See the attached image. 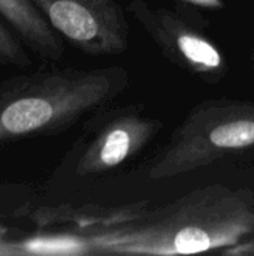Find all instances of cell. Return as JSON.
I'll return each mask as SVG.
<instances>
[{
  "mask_svg": "<svg viewBox=\"0 0 254 256\" xmlns=\"http://www.w3.org/2000/svg\"><path fill=\"white\" fill-rule=\"evenodd\" d=\"M177 4L192 6L196 9H208V10H219L226 6L225 0H174Z\"/></svg>",
  "mask_w": 254,
  "mask_h": 256,
  "instance_id": "9",
  "label": "cell"
},
{
  "mask_svg": "<svg viewBox=\"0 0 254 256\" xmlns=\"http://www.w3.org/2000/svg\"><path fill=\"white\" fill-rule=\"evenodd\" d=\"M162 129V120L142 114L136 106L111 111L81 147L73 176L96 178L115 171L142 152Z\"/></svg>",
  "mask_w": 254,
  "mask_h": 256,
  "instance_id": "6",
  "label": "cell"
},
{
  "mask_svg": "<svg viewBox=\"0 0 254 256\" xmlns=\"http://www.w3.org/2000/svg\"><path fill=\"white\" fill-rule=\"evenodd\" d=\"M250 62H252V66L254 69V46L252 48V52H250Z\"/></svg>",
  "mask_w": 254,
  "mask_h": 256,
  "instance_id": "12",
  "label": "cell"
},
{
  "mask_svg": "<svg viewBox=\"0 0 254 256\" xmlns=\"http://www.w3.org/2000/svg\"><path fill=\"white\" fill-rule=\"evenodd\" d=\"M52 28L88 56L129 48V22L117 0H31Z\"/></svg>",
  "mask_w": 254,
  "mask_h": 256,
  "instance_id": "5",
  "label": "cell"
},
{
  "mask_svg": "<svg viewBox=\"0 0 254 256\" xmlns=\"http://www.w3.org/2000/svg\"><path fill=\"white\" fill-rule=\"evenodd\" d=\"M127 9L163 56L190 75L217 84L229 72L226 56L204 33L205 20L196 8L177 4L169 9L130 0Z\"/></svg>",
  "mask_w": 254,
  "mask_h": 256,
  "instance_id": "4",
  "label": "cell"
},
{
  "mask_svg": "<svg viewBox=\"0 0 254 256\" xmlns=\"http://www.w3.org/2000/svg\"><path fill=\"white\" fill-rule=\"evenodd\" d=\"M254 237V194L208 186L136 219L70 236L73 255H187Z\"/></svg>",
  "mask_w": 254,
  "mask_h": 256,
  "instance_id": "1",
  "label": "cell"
},
{
  "mask_svg": "<svg viewBox=\"0 0 254 256\" xmlns=\"http://www.w3.org/2000/svg\"><path fill=\"white\" fill-rule=\"evenodd\" d=\"M220 254L232 256H254V237L247 238L244 242H240L238 244H235L229 249H225Z\"/></svg>",
  "mask_w": 254,
  "mask_h": 256,
  "instance_id": "10",
  "label": "cell"
},
{
  "mask_svg": "<svg viewBox=\"0 0 254 256\" xmlns=\"http://www.w3.org/2000/svg\"><path fill=\"white\" fill-rule=\"evenodd\" d=\"M254 148V102L211 99L196 105L175 128L148 168V178L166 180Z\"/></svg>",
  "mask_w": 254,
  "mask_h": 256,
  "instance_id": "3",
  "label": "cell"
},
{
  "mask_svg": "<svg viewBox=\"0 0 254 256\" xmlns=\"http://www.w3.org/2000/svg\"><path fill=\"white\" fill-rule=\"evenodd\" d=\"M4 232L0 228V255H24L21 243H10L3 238Z\"/></svg>",
  "mask_w": 254,
  "mask_h": 256,
  "instance_id": "11",
  "label": "cell"
},
{
  "mask_svg": "<svg viewBox=\"0 0 254 256\" xmlns=\"http://www.w3.org/2000/svg\"><path fill=\"white\" fill-rule=\"evenodd\" d=\"M129 72L121 66L52 68L0 81V147L57 134L126 90Z\"/></svg>",
  "mask_w": 254,
  "mask_h": 256,
  "instance_id": "2",
  "label": "cell"
},
{
  "mask_svg": "<svg viewBox=\"0 0 254 256\" xmlns=\"http://www.w3.org/2000/svg\"><path fill=\"white\" fill-rule=\"evenodd\" d=\"M0 16L37 56L58 62L64 54L61 36L31 0H0Z\"/></svg>",
  "mask_w": 254,
  "mask_h": 256,
  "instance_id": "7",
  "label": "cell"
},
{
  "mask_svg": "<svg viewBox=\"0 0 254 256\" xmlns=\"http://www.w3.org/2000/svg\"><path fill=\"white\" fill-rule=\"evenodd\" d=\"M31 58L27 54L22 40L18 39L10 27L0 21V68H28Z\"/></svg>",
  "mask_w": 254,
  "mask_h": 256,
  "instance_id": "8",
  "label": "cell"
}]
</instances>
